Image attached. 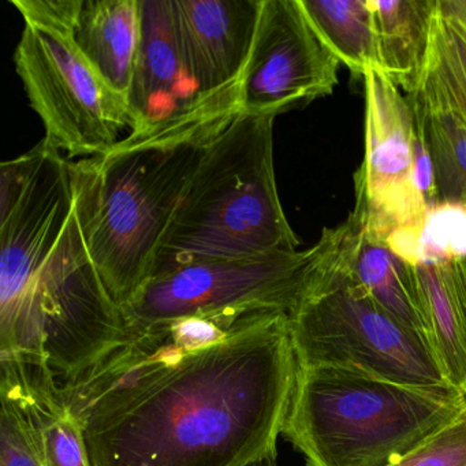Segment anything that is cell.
<instances>
[{"instance_id": "obj_1", "label": "cell", "mask_w": 466, "mask_h": 466, "mask_svg": "<svg viewBox=\"0 0 466 466\" xmlns=\"http://www.w3.org/2000/svg\"><path fill=\"white\" fill-rule=\"evenodd\" d=\"M299 362L288 313L242 319L121 413L86 425L92 466H244L277 452Z\"/></svg>"}, {"instance_id": "obj_2", "label": "cell", "mask_w": 466, "mask_h": 466, "mask_svg": "<svg viewBox=\"0 0 466 466\" xmlns=\"http://www.w3.org/2000/svg\"><path fill=\"white\" fill-rule=\"evenodd\" d=\"M241 113V84L192 108L130 130L96 157L91 255L119 307L151 278L166 230L214 138Z\"/></svg>"}, {"instance_id": "obj_3", "label": "cell", "mask_w": 466, "mask_h": 466, "mask_svg": "<svg viewBox=\"0 0 466 466\" xmlns=\"http://www.w3.org/2000/svg\"><path fill=\"white\" fill-rule=\"evenodd\" d=\"M274 122L241 111L214 138L160 242L151 278L190 261L299 252L278 193Z\"/></svg>"}, {"instance_id": "obj_4", "label": "cell", "mask_w": 466, "mask_h": 466, "mask_svg": "<svg viewBox=\"0 0 466 466\" xmlns=\"http://www.w3.org/2000/svg\"><path fill=\"white\" fill-rule=\"evenodd\" d=\"M465 409L457 390L299 367L282 435L308 466H391Z\"/></svg>"}, {"instance_id": "obj_5", "label": "cell", "mask_w": 466, "mask_h": 466, "mask_svg": "<svg viewBox=\"0 0 466 466\" xmlns=\"http://www.w3.org/2000/svg\"><path fill=\"white\" fill-rule=\"evenodd\" d=\"M75 207L21 312L0 329V360L53 373L59 384L88 372L129 340L124 313L89 247L96 157L76 160Z\"/></svg>"}, {"instance_id": "obj_6", "label": "cell", "mask_w": 466, "mask_h": 466, "mask_svg": "<svg viewBox=\"0 0 466 466\" xmlns=\"http://www.w3.org/2000/svg\"><path fill=\"white\" fill-rule=\"evenodd\" d=\"M345 222L326 228L309 249L247 258H207L149 278L122 305L129 338L187 316L241 319L253 313L290 315L332 266Z\"/></svg>"}, {"instance_id": "obj_7", "label": "cell", "mask_w": 466, "mask_h": 466, "mask_svg": "<svg viewBox=\"0 0 466 466\" xmlns=\"http://www.w3.org/2000/svg\"><path fill=\"white\" fill-rule=\"evenodd\" d=\"M83 0H12L25 21L15 53L29 105L50 146L69 157L107 154L129 127L127 100L81 54L73 28Z\"/></svg>"}, {"instance_id": "obj_8", "label": "cell", "mask_w": 466, "mask_h": 466, "mask_svg": "<svg viewBox=\"0 0 466 466\" xmlns=\"http://www.w3.org/2000/svg\"><path fill=\"white\" fill-rule=\"evenodd\" d=\"M340 253L342 248L289 315L299 367L343 368L405 386L454 390L427 338L370 299L342 266Z\"/></svg>"}, {"instance_id": "obj_9", "label": "cell", "mask_w": 466, "mask_h": 466, "mask_svg": "<svg viewBox=\"0 0 466 466\" xmlns=\"http://www.w3.org/2000/svg\"><path fill=\"white\" fill-rule=\"evenodd\" d=\"M362 80L364 159L354 174L356 207L349 217L416 266L420 231L430 208L417 177L413 108L381 70H370Z\"/></svg>"}, {"instance_id": "obj_10", "label": "cell", "mask_w": 466, "mask_h": 466, "mask_svg": "<svg viewBox=\"0 0 466 466\" xmlns=\"http://www.w3.org/2000/svg\"><path fill=\"white\" fill-rule=\"evenodd\" d=\"M339 64L299 0H263L241 78V111L277 118L329 96Z\"/></svg>"}, {"instance_id": "obj_11", "label": "cell", "mask_w": 466, "mask_h": 466, "mask_svg": "<svg viewBox=\"0 0 466 466\" xmlns=\"http://www.w3.org/2000/svg\"><path fill=\"white\" fill-rule=\"evenodd\" d=\"M140 46L127 96L130 130L174 118L203 97L182 47L174 0H140Z\"/></svg>"}, {"instance_id": "obj_12", "label": "cell", "mask_w": 466, "mask_h": 466, "mask_svg": "<svg viewBox=\"0 0 466 466\" xmlns=\"http://www.w3.org/2000/svg\"><path fill=\"white\" fill-rule=\"evenodd\" d=\"M187 356L167 327H160L129 338L80 378L59 384V392L84 428L129 408Z\"/></svg>"}, {"instance_id": "obj_13", "label": "cell", "mask_w": 466, "mask_h": 466, "mask_svg": "<svg viewBox=\"0 0 466 466\" xmlns=\"http://www.w3.org/2000/svg\"><path fill=\"white\" fill-rule=\"evenodd\" d=\"M263 0H174L185 56L203 96L241 84Z\"/></svg>"}, {"instance_id": "obj_14", "label": "cell", "mask_w": 466, "mask_h": 466, "mask_svg": "<svg viewBox=\"0 0 466 466\" xmlns=\"http://www.w3.org/2000/svg\"><path fill=\"white\" fill-rule=\"evenodd\" d=\"M345 225L340 261L351 279L387 312L427 338L413 264L392 252L383 239L360 228L350 217Z\"/></svg>"}, {"instance_id": "obj_15", "label": "cell", "mask_w": 466, "mask_h": 466, "mask_svg": "<svg viewBox=\"0 0 466 466\" xmlns=\"http://www.w3.org/2000/svg\"><path fill=\"white\" fill-rule=\"evenodd\" d=\"M428 343L450 387L466 383V258L414 266Z\"/></svg>"}, {"instance_id": "obj_16", "label": "cell", "mask_w": 466, "mask_h": 466, "mask_svg": "<svg viewBox=\"0 0 466 466\" xmlns=\"http://www.w3.org/2000/svg\"><path fill=\"white\" fill-rule=\"evenodd\" d=\"M141 35L140 0H83L73 39L108 86L127 100Z\"/></svg>"}, {"instance_id": "obj_17", "label": "cell", "mask_w": 466, "mask_h": 466, "mask_svg": "<svg viewBox=\"0 0 466 466\" xmlns=\"http://www.w3.org/2000/svg\"><path fill=\"white\" fill-rule=\"evenodd\" d=\"M438 0H368L380 70L405 95L419 91L430 61Z\"/></svg>"}, {"instance_id": "obj_18", "label": "cell", "mask_w": 466, "mask_h": 466, "mask_svg": "<svg viewBox=\"0 0 466 466\" xmlns=\"http://www.w3.org/2000/svg\"><path fill=\"white\" fill-rule=\"evenodd\" d=\"M0 379L12 383L25 402L47 466H92L83 427L67 409L50 370L0 360Z\"/></svg>"}, {"instance_id": "obj_19", "label": "cell", "mask_w": 466, "mask_h": 466, "mask_svg": "<svg viewBox=\"0 0 466 466\" xmlns=\"http://www.w3.org/2000/svg\"><path fill=\"white\" fill-rule=\"evenodd\" d=\"M421 127L439 203L466 207V124L425 70L419 91L406 95Z\"/></svg>"}, {"instance_id": "obj_20", "label": "cell", "mask_w": 466, "mask_h": 466, "mask_svg": "<svg viewBox=\"0 0 466 466\" xmlns=\"http://www.w3.org/2000/svg\"><path fill=\"white\" fill-rule=\"evenodd\" d=\"M299 2L319 37L354 77L380 70L373 13L368 0Z\"/></svg>"}, {"instance_id": "obj_21", "label": "cell", "mask_w": 466, "mask_h": 466, "mask_svg": "<svg viewBox=\"0 0 466 466\" xmlns=\"http://www.w3.org/2000/svg\"><path fill=\"white\" fill-rule=\"evenodd\" d=\"M427 73L466 124V29L438 2Z\"/></svg>"}, {"instance_id": "obj_22", "label": "cell", "mask_w": 466, "mask_h": 466, "mask_svg": "<svg viewBox=\"0 0 466 466\" xmlns=\"http://www.w3.org/2000/svg\"><path fill=\"white\" fill-rule=\"evenodd\" d=\"M0 466H47L36 425L20 392L0 379Z\"/></svg>"}, {"instance_id": "obj_23", "label": "cell", "mask_w": 466, "mask_h": 466, "mask_svg": "<svg viewBox=\"0 0 466 466\" xmlns=\"http://www.w3.org/2000/svg\"><path fill=\"white\" fill-rule=\"evenodd\" d=\"M462 258H466V207L452 203L431 207L420 231L417 264Z\"/></svg>"}, {"instance_id": "obj_24", "label": "cell", "mask_w": 466, "mask_h": 466, "mask_svg": "<svg viewBox=\"0 0 466 466\" xmlns=\"http://www.w3.org/2000/svg\"><path fill=\"white\" fill-rule=\"evenodd\" d=\"M391 466H466V409Z\"/></svg>"}, {"instance_id": "obj_25", "label": "cell", "mask_w": 466, "mask_h": 466, "mask_svg": "<svg viewBox=\"0 0 466 466\" xmlns=\"http://www.w3.org/2000/svg\"><path fill=\"white\" fill-rule=\"evenodd\" d=\"M245 318L217 319L208 318V316H187L166 327L177 345L181 346L187 354H192L225 342L236 329L237 324Z\"/></svg>"}, {"instance_id": "obj_26", "label": "cell", "mask_w": 466, "mask_h": 466, "mask_svg": "<svg viewBox=\"0 0 466 466\" xmlns=\"http://www.w3.org/2000/svg\"><path fill=\"white\" fill-rule=\"evenodd\" d=\"M438 7L466 29V0H438Z\"/></svg>"}, {"instance_id": "obj_27", "label": "cell", "mask_w": 466, "mask_h": 466, "mask_svg": "<svg viewBox=\"0 0 466 466\" xmlns=\"http://www.w3.org/2000/svg\"><path fill=\"white\" fill-rule=\"evenodd\" d=\"M244 466H278L277 452H271V454L264 455L258 460L250 461Z\"/></svg>"}, {"instance_id": "obj_28", "label": "cell", "mask_w": 466, "mask_h": 466, "mask_svg": "<svg viewBox=\"0 0 466 466\" xmlns=\"http://www.w3.org/2000/svg\"><path fill=\"white\" fill-rule=\"evenodd\" d=\"M461 394H462L463 400H465L466 403V383L465 386H463L462 392H461Z\"/></svg>"}]
</instances>
